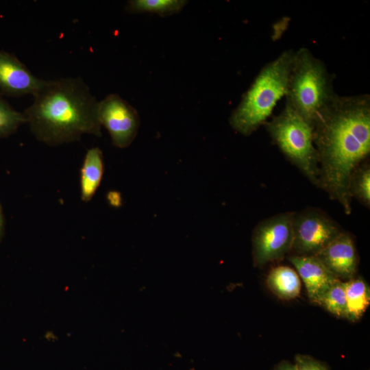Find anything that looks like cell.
<instances>
[{"instance_id":"cell-1","label":"cell","mask_w":370,"mask_h":370,"mask_svg":"<svg viewBox=\"0 0 370 370\" xmlns=\"http://www.w3.org/2000/svg\"><path fill=\"white\" fill-rule=\"evenodd\" d=\"M314 143L318 153V186L352 212L349 182L370 153V97L337 95L316 121Z\"/></svg>"},{"instance_id":"cell-2","label":"cell","mask_w":370,"mask_h":370,"mask_svg":"<svg viewBox=\"0 0 370 370\" xmlns=\"http://www.w3.org/2000/svg\"><path fill=\"white\" fill-rule=\"evenodd\" d=\"M24 111L36 138L49 146L78 141L85 134L101 136L99 101L79 77L45 80Z\"/></svg>"},{"instance_id":"cell-3","label":"cell","mask_w":370,"mask_h":370,"mask_svg":"<svg viewBox=\"0 0 370 370\" xmlns=\"http://www.w3.org/2000/svg\"><path fill=\"white\" fill-rule=\"evenodd\" d=\"M294 53L288 50L267 64L232 114L230 123L238 133L249 136L265 123L277 102L286 95Z\"/></svg>"},{"instance_id":"cell-4","label":"cell","mask_w":370,"mask_h":370,"mask_svg":"<svg viewBox=\"0 0 370 370\" xmlns=\"http://www.w3.org/2000/svg\"><path fill=\"white\" fill-rule=\"evenodd\" d=\"M337 96L325 64L306 48L295 51L286 104L314 125Z\"/></svg>"},{"instance_id":"cell-5","label":"cell","mask_w":370,"mask_h":370,"mask_svg":"<svg viewBox=\"0 0 370 370\" xmlns=\"http://www.w3.org/2000/svg\"><path fill=\"white\" fill-rule=\"evenodd\" d=\"M266 128L284 155L314 184L319 185V162L313 127L287 104Z\"/></svg>"},{"instance_id":"cell-6","label":"cell","mask_w":370,"mask_h":370,"mask_svg":"<svg viewBox=\"0 0 370 370\" xmlns=\"http://www.w3.org/2000/svg\"><path fill=\"white\" fill-rule=\"evenodd\" d=\"M294 212H287L267 218L255 227L252 232L254 265L262 267L282 259L291 251L293 242Z\"/></svg>"},{"instance_id":"cell-7","label":"cell","mask_w":370,"mask_h":370,"mask_svg":"<svg viewBox=\"0 0 370 370\" xmlns=\"http://www.w3.org/2000/svg\"><path fill=\"white\" fill-rule=\"evenodd\" d=\"M295 255L315 256L343 231L323 212L308 208L295 213L293 221Z\"/></svg>"},{"instance_id":"cell-8","label":"cell","mask_w":370,"mask_h":370,"mask_svg":"<svg viewBox=\"0 0 370 370\" xmlns=\"http://www.w3.org/2000/svg\"><path fill=\"white\" fill-rule=\"evenodd\" d=\"M101 125L108 131L113 145L126 148L134 140L140 124L136 110L116 94H110L99 101Z\"/></svg>"},{"instance_id":"cell-9","label":"cell","mask_w":370,"mask_h":370,"mask_svg":"<svg viewBox=\"0 0 370 370\" xmlns=\"http://www.w3.org/2000/svg\"><path fill=\"white\" fill-rule=\"evenodd\" d=\"M45 80L36 77L15 56L0 51V90L5 95H34Z\"/></svg>"},{"instance_id":"cell-10","label":"cell","mask_w":370,"mask_h":370,"mask_svg":"<svg viewBox=\"0 0 370 370\" xmlns=\"http://www.w3.org/2000/svg\"><path fill=\"white\" fill-rule=\"evenodd\" d=\"M315 256L340 280L354 278L357 271V251L349 233L341 232Z\"/></svg>"},{"instance_id":"cell-11","label":"cell","mask_w":370,"mask_h":370,"mask_svg":"<svg viewBox=\"0 0 370 370\" xmlns=\"http://www.w3.org/2000/svg\"><path fill=\"white\" fill-rule=\"evenodd\" d=\"M288 260L297 270L310 302L317 304L322 293L337 279L315 256L291 255Z\"/></svg>"},{"instance_id":"cell-12","label":"cell","mask_w":370,"mask_h":370,"mask_svg":"<svg viewBox=\"0 0 370 370\" xmlns=\"http://www.w3.org/2000/svg\"><path fill=\"white\" fill-rule=\"evenodd\" d=\"M102 151L97 147L88 149L84 156L80 170L81 199L90 201L98 189L103 174Z\"/></svg>"},{"instance_id":"cell-13","label":"cell","mask_w":370,"mask_h":370,"mask_svg":"<svg viewBox=\"0 0 370 370\" xmlns=\"http://www.w3.org/2000/svg\"><path fill=\"white\" fill-rule=\"evenodd\" d=\"M267 284L273 294L284 300L297 297L301 290V281L297 273L284 265L274 267L269 271Z\"/></svg>"},{"instance_id":"cell-14","label":"cell","mask_w":370,"mask_h":370,"mask_svg":"<svg viewBox=\"0 0 370 370\" xmlns=\"http://www.w3.org/2000/svg\"><path fill=\"white\" fill-rule=\"evenodd\" d=\"M344 283L347 303L346 319L356 321L362 317L369 306V286L360 278H352Z\"/></svg>"},{"instance_id":"cell-15","label":"cell","mask_w":370,"mask_h":370,"mask_svg":"<svg viewBox=\"0 0 370 370\" xmlns=\"http://www.w3.org/2000/svg\"><path fill=\"white\" fill-rule=\"evenodd\" d=\"M316 304L338 318H347L345 283L336 280L320 296Z\"/></svg>"},{"instance_id":"cell-16","label":"cell","mask_w":370,"mask_h":370,"mask_svg":"<svg viewBox=\"0 0 370 370\" xmlns=\"http://www.w3.org/2000/svg\"><path fill=\"white\" fill-rule=\"evenodd\" d=\"M186 1L182 0H132L127 8L133 12H152L169 15L179 12Z\"/></svg>"},{"instance_id":"cell-17","label":"cell","mask_w":370,"mask_h":370,"mask_svg":"<svg viewBox=\"0 0 370 370\" xmlns=\"http://www.w3.org/2000/svg\"><path fill=\"white\" fill-rule=\"evenodd\" d=\"M349 194L367 207L370 205V167L360 164L353 173L349 182Z\"/></svg>"},{"instance_id":"cell-18","label":"cell","mask_w":370,"mask_h":370,"mask_svg":"<svg viewBox=\"0 0 370 370\" xmlns=\"http://www.w3.org/2000/svg\"><path fill=\"white\" fill-rule=\"evenodd\" d=\"M26 123L23 112L16 111L0 97V138L14 133L22 124Z\"/></svg>"},{"instance_id":"cell-19","label":"cell","mask_w":370,"mask_h":370,"mask_svg":"<svg viewBox=\"0 0 370 370\" xmlns=\"http://www.w3.org/2000/svg\"><path fill=\"white\" fill-rule=\"evenodd\" d=\"M297 370H330L323 362L307 354H297L294 358Z\"/></svg>"},{"instance_id":"cell-20","label":"cell","mask_w":370,"mask_h":370,"mask_svg":"<svg viewBox=\"0 0 370 370\" xmlns=\"http://www.w3.org/2000/svg\"><path fill=\"white\" fill-rule=\"evenodd\" d=\"M272 370H297L294 363L288 360H282L278 363Z\"/></svg>"},{"instance_id":"cell-21","label":"cell","mask_w":370,"mask_h":370,"mask_svg":"<svg viewBox=\"0 0 370 370\" xmlns=\"http://www.w3.org/2000/svg\"><path fill=\"white\" fill-rule=\"evenodd\" d=\"M4 230H5V220H4V216L3 212L0 204V243L1 242L3 235H4Z\"/></svg>"}]
</instances>
